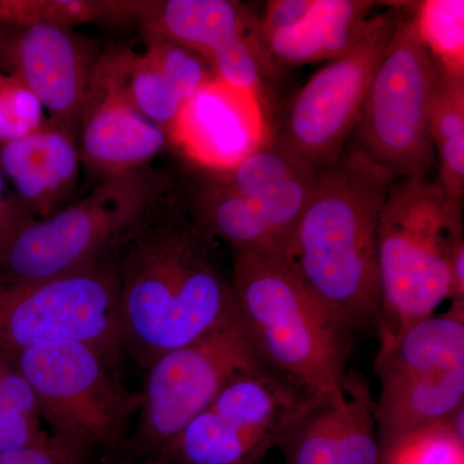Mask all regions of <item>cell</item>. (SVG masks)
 I'll return each mask as SVG.
<instances>
[{
    "label": "cell",
    "mask_w": 464,
    "mask_h": 464,
    "mask_svg": "<svg viewBox=\"0 0 464 464\" xmlns=\"http://www.w3.org/2000/svg\"><path fill=\"white\" fill-rule=\"evenodd\" d=\"M44 121L35 94L14 76L0 72V145L34 132Z\"/></svg>",
    "instance_id": "29"
},
{
    "label": "cell",
    "mask_w": 464,
    "mask_h": 464,
    "mask_svg": "<svg viewBox=\"0 0 464 464\" xmlns=\"http://www.w3.org/2000/svg\"><path fill=\"white\" fill-rule=\"evenodd\" d=\"M268 140L261 101L212 79L183 105L170 145L206 172H221Z\"/></svg>",
    "instance_id": "14"
},
{
    "label": "cell",
    "mask_w": 464,
    "mask_h": 464,
    "mask_svg": "<svg viewBox=\"0 0 464 464\" xmlns=\"http://www.w3.org/2000/svg\"><path fill=\"white\" fill-rule=\"evenodd\" d=\"M78 342L121 362L124 355L115 257L33 283L0 282V351Z\"/></svg>",
    "instance_id": "10"
},
{
    "label": "cell",
    "mask_w": 464,
    "mask_h": 464,
    "mask_svg": "<svg viewBox=\"0 0 464 464\" xmlns=\"http://www.w3.org/2000/svg\"><path fill=\"white\" fill-rule=\"evenodd\" d=\"M402 14L398 5L372 14L355 45L295 92L275 130L274 148L317 176L340 159Z\"/></svg>",
    "instance_id": "9"
},
{
    "label": "cell",
    "mask_w": 464,
    "mask_h": 464,
    "mask_svg": "<svg viewBox=\"0 0 464 464\" xmlns=\"http://www.w3.org/2000/svg\"><path fill=\"white\" fill-rule=\"evenodd\" d=\"M75 137L82 164L102 179L148 167L170 145L166 134L128 102L97 61Z\"/></svg>",
    "instance_id": "15"
},
{
    "label": "cell",
    "mask_w": 464,
    "mask_h": 464,
    "mask_svg": "<svg viewBox=\"0 0 464 464\" xmlns=\"http://www.w3.org/2000/svg\"><path fill=\"white\" fill-rule=\"evenodd\" d=\"M43 0H0V25L42 21Z\"/></svg>",
    "instance_id": "33"
},
{
    "label": "cell",
    "mask_w": 464,
    "mask_h": 464,
    "mask_svg": "<svg viewBox=\"0 0 464 464\" xmlns=\"http://www.w3.org/2000/svg\"><path fill=\"white\" fill-rule=\"evenodd\" d=\"M374 2L316 0L298 25L265 38L274 60L286 66L332 61L347 53L364 33Z\"/></svg>",
    "instance_id": "21"
},
{
    "label": "cell",
    "mask_w": 464,
    "mask_h": 464,
    "mask_svg": "<svg viewBox=\"0 0 464 464\" xmlns=\"http://www.w3.org/2000/svg\"><path fill=\"white\" fill-rule=\"evenodd\" d=\"M436 63V61H435ZM430 106L429 125L433 148L464 139V74H453L438 63Z\"/></svg>",
    "instance_id": "27"
},
{
    "label": "cell",
    "mask_w": 464,
    "mask_h": 464,
    "mask_svg": "<svg viewBox=\"0 0 464 464\" xmlns=\"http://www.w3.org/2000/svg\"><path fill=\"white\" fill-rule=\"evenodd\" d=\"M463 244V200L430 179L392 182L378 227L381 346L450 302L451 259Z\"/></svg>",
    "instance_id": "4"
},
{
    "label": "cell",
    "mask_w": 464,
    "mask_h": 464,
    "mask_svg": "<svg viewBox=\"0 0 464 464\" xmlns=\"http://www.w3.org/2000/svg\"><path fill=\"white\" fill-rule=\"evenodd\" d=\"M97 65L128 102L157 125L170 143L183 103L146 52L136 53L128 48H111L99 54Z\"/></svg>",
    "instance_id": "22"
},
{
    "label": "cell",
    "mask_w": 464,
    "mask_h": 464,
    "mask_svg": "<svg viewBox=\"0 0 464 464\" xmlns=\"http://www.w3.org/2000/svg\"><path fill=\"white\" fill-rule=\"evenodd\" d=\"M5 174L0 168V258L5 255L9 243L23 226L33 221L23 204L14 192H8Z\"/></svg>",
    "instance_id": "32"
},
{
    "label": "cell",
    "mask_w": 464,
    "mask_h": 464,
    "mask_svg": "<svg viewBox=\"0 0 464 464\" xmlns=\"http://www.w3.org/2000/svg\"><path fill=\"white\" fill-rule=\"evenodd\" d=\"M464 406L447 422L381 448L380 464H464Z\"/></svg>",
    "instance_id": "25"
},
{
    "label": "cell",
    "mask_w": 464,
    "mask_h": 464,
    "mask_svg": "<svg viewBox=\"0 0 464 464\" xmlns=\"http://www.w3.org/2000/svg\"><path fill=\"white\" fill-rule=\"evenodd\" d=\"M99 52L66 29L35 21L0 25V63L29 88L50 119L75 132Z\"/></svg>",
    "instance_id": "12"
},
{
    "label": "cell",
    "mask_w": 464,
    "mask_h": 464,
    "mask_svg": "<svg viewBox=\"0 0 464 464\" xmlns=\"http://www.w3.org/2000/svg\"><path fill=\"white\" fill-rule=\"evenodd\" d=\"M87 460L50 435L29 447L0 454V464H85Z\"/></svg>",
    "instance_id": "30"
},
{
    "label": "cell",
    "mask_w": 464,
    "mask_h": 464,
    "mask_svg": "<svg viewBox=\"0 0 464 464\" xmlns=\"http://www.w3.org/2000/svg\"><path fill=\"white\" fill-rule=\"evenodd\" d=\"M315 5L316 0H271L266 3L264 14L259 17L262 36L265 39L298 25L313 12Z\"/></svg>",
    "instance_id": "31"
},
{
    "label": "cell",
    "mask_w": 464,
    "mask_h": 464,
    "mask_svg": "<svg viewBox=\"0 0 464 464\" xmlns=\"http://www.w3.org/2000/svg\"><path fill=\"white\" fill-rule=\"evenodd\" d=\"M35 393L16 360L0 351V454L47 438Z\"/></svg>",
    "instance_id": "23"
},
{
    "label": "cell",
    "mask_w": 464,
    "mask_h": 464,
    "mask_svg": "<svg viewBox=\"0 0 464 464\" xmlns=\"http://www.w3.org/2000/svg\"><path fill=\"white\" fill-rule=\"evenodd\" d=\"M415 24L427 50L442 69L464 74L463 0L415 3Z\"/></svg>",
    "instance_id": "24"
},
{
    "label": "cell",
    "mask_w": 464,
    "mask_h": 464,
    "mask_svg": "<svg viewBox=\"0 0 464 464\" xmlns=\"http://www.w3.org/2000/svg\"><path fill=\"white\" fill-rule=\"evenodd\" d=\"M148 2H94L43 0L42 21L72 29L87 23H123L139 20Z\"/></svg>",
    "instance_id": "28"
},
{
    "label": "cell",
    "mask_w": 464,
    "mask_h": 464,
    "mask_svg": "<svg viewBox=\"0 0 464 464\" xmlns=\"http://www.w3.org/2000/svg\"><path fill=\"white\" fill-rule=\"evenodd\" d=\"M464 366V301H451L447 313L409 325L375 357L381 384L444 373Z\"/></svg>",
    "instance_id": "19"
},
{
    "label": "cell",
    "mask_w": 464,
    "mask_h": 464,
    "mask_svg": "<svg viewBox=\"0 0 464 464\" xmlns=\"http://www.w3.org/2000/svg\"><path fill=\"white\" fill-rule=\"evenodd\" d=\"M167 188L164 173L150 166L103 179L83 199L23 226L0 258V282H42L115 257Z\"/></svg>",
    "instance_id": "5"
},
{
    "label": "cell",
    "mask_w": 464,
    "mask_h": 464,
    "mask_svg": "<svg viewBox=\"0 0 464 464\" xmlns=\"http://www.w3.org/2000/svg\"><path fill=\"white\" fill-rule=\"evenodd\" d=\"M14 360L51 438L87 459L119 447L139 409V393L124 386L118 362L78 342L30 348Z\"/></svg>",
    "instance_id": "6"
},
{
    "label": "cell",
    "mask_w": 464,
    "mask_h": 464,
    "mask_svg": "<svg viewBox=\"0 0 464 464\" xmlns=\"http://www.w3.org/2000/svg\"><path fill=\"white\" fill-rule=\"evenodd\" d=\"M164 199L116 255L124 353L143 371L237 310L231 280L217 262V240L188 206H168Z\"/></svg>",
    "instance_id": "1"
},
{
    "label": "cell",
    "mask_w": 464,
    "mask_h": 464,
    "mask_svg": "<svg viewBox=\"0 0 464 464\" xmlns=\"http://www.w3.org/2000/svg\"><path fill=\"white\" fill-rule=\"evenodd\" d=\"M146 54L160 70L183 105L215 79L206 61L194 52L164 39L146 38Z\"/></svg>",
    "instance_id": "26"
},
{
    "label": "cell",
    "mask_w": 464,
    "mask_h": 464,
    "mask_svg": "<svg viewBox=\"0 0 464 464\" xmlns=\"http://www.w3.org/2000/svg\"><path fill=\"white\" fill-rule=\"evenodd\" d=\"M393 179L347 145L320 174L282 258L302 284L357 332H377L378 227Z\"/></svg>",
    "instance_id": "2"
},
{
    "label": "cell",
    "mask_w": 464,
    "mask_h": 464,
    "mask_svg": "<svg viewBox=\"0 0 464 464\" xmlns=\"http://www.w3.org/2000/svg\"><path fill=\"white\" fill-rule=\"evenodd\" d=\"M276 448L285 464H380L368 380L348 372L341 392L317 400L286 430Z\"/></svg>",
    "instance_id": "13"
},
{
    "label": "cell",
    "mask_w": 464,
    "mask_h": 464,
    "mask_svg": "<svg viewBox=\"0 0 464 464\" xmlns=\"http://www.w3.org/2000/svg\"><path fill=\"white\" fill-rule=\"evenodd\" d=\"M261 365L237 310L198 340L158 356L145 369L130 457L157 462L230 382Z\"/></svg>",
    "instance_id": "8"
},
{
    "label": "cell",
    "mask_w": 464,
    "mask_h": 464,
    "mask_svg": "<svg viewBox=\"0 0 464 464\" xmlns=\"http://www.w3.org/2000/svg\"><path fill=\"white\" fill-rule=\"evenodd\" d=\"M464 406V366L381 384L374 400L380 448L409 433L450 420Z\"/></svg>",
    "instance_id": "20"
},
{
    "label": "cell",
    "mask_w": 464,
    "mask_h": 464,
    "mask_svg": "<svg viewBox=\"0 0 464 464\" xmlns=\"http://www.w3.org/2000/svg\"><path fill=\"white\" fill-rule=\"evenodd\" d=\"M438 66L415 24L402 14L375 72L347 145L396 179H429L435 148L429 115Z\"/></svg>",
    "instance_id": "7"
},
{
    "label": "cell",
    "mask_w": 464,
    "mask_h": 464,
    "mask_svg": "<svg viewBox=\"0 0 464 464\" xmlns=\"http://www.w3.org/2000/svg\"><path fill=\"white\" fill-rule=\"evenodd\" d=\"M230 280L237 317L262 362L316 392L340 393L355 332L276 256L232 250Z\"/></svg>",
    "instance_id": "3"
},
{
    "label": "cell",
    "mask_w": 464,
    "mask_h": 464,
    "mask_svg": "<svg viewBox=\"0 0 464 464\" xmlns=\"http://www.w3.org/2000/svg\"><path fill=\"white\" fill-rule=\"evenodd\" d=\"M322 396L258 366L230 382L154 464H261Z\"/></svg>",
    "instance_id": "11"
},
{
    "label": "cell",
    "mask_w": 464,
    "mask_h": 464,
    "mask_svg": "<svg viewBox=\"0 0 464 464\" xmlns=\"http://www.w3.org/2000/svg\"><path fill=\"white\" fill-rule=\"evenodd\" d=\"M208 173L257 204L273 228L280 257L320 176L290 160L270 141L237 166Z\"/></svg>",
    "instance_id": "17"
},
{
    "label": "cell",
    "mask_w": 464,
    "mask_h": 464,
    "mask_svg": "<svg viewBox=\"0 0 464 464\" xmlns=\"http://www.w3.org/2000/svg\"><path fill=\"white\" fill-rule=\"evenodd\" d=\"M102 464H143L130 456H111L105 457Z\"/></svg>",
    "instance_id": "34"
},
{
    "label": "cell",
    "mask_w": 464,
    "mask_h": 464,
    "mask_svg": "<svg viewBox=\"0 0 464 464\" xmlns=\"http://www.w3.org/2000/svg\"><path fill=\"white\" fill-rule=\"evenodd\" d=\"M81 164L74 130L50 118L34 132L0 145L2 172L33 219L63 208L78 185Z\"/></svg>",
    "instance_id": "16"
},
{
    "label": "cell",
    "mask_w": 464,
    "mask_h": 464,
    "mask_svg": "<svg viewBox=\"0 0 464 464\" xmlns=\"http://www.w3.org/2000/svg\"><path fill=\"white\" fill-rule=\"evenodd\" d=\"M140 23L146 38L176 43L206 63L232 39L261 29L259 17L231 0L148 2Z\"/></svg>",
    "instance_id": "18"
}]
</instances>
